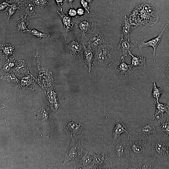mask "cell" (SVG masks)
<instances>
[{
    "label": "cell",
    "instance_id": "22",
    "mask_svg": "<svg viewBox=\"0 0 169 169\" xmlns=\"http://www.w3.org/2000/svg\"><path fill=\"white\" fill-rule=\"evenodd\" d=\"M126 133L128 135L129 132L126 126L121 120H118L115 122L112 135L113 140H114L120 137L122 134Z\"/></svg>",
    "mask_w": 169,
    "mask_h": 169
},
{
    "label": "cell",
    "instance_id": "23",
    "mask_svg": "<svg viewBox=\"0 0 169 169\" xmlns=\"http://www.w3.org/2000/svg\"><path fill=\"white\" fill-rule=\"evenodd\" d=\"M83 54L84 64L88 67L89 72H90L92 63L95 60L93 49L90 44L87 47L84 46Z\"/></svg>",
    "mask_w": 169,
    "mask_h": 169
},
{
    "label": "cell",
    "instance_id": "18",
    "mask_svg": "<svg viewBox=\"0 0 169 169\" xmlns=\"http://www.w3.org/2000/svg\"><path fill=\"white\" fill-rule=\"evenodd\" d=\"M121 59L115 63V71L117 75L126 77L131 74L134 71L131 65L127 64L124 59Z\"/></svg>",
    "mask_w": 169,
    "mask_h": 169
},
{
    "label": "cell",
    "instance_id": "38",
    "mask_svg": "<svg viewBox=\"0 0 169 169\" xmlns=\"http://www.w3.org/2000/svg\"><path fill=\"white\" fill-rule=\"evenodd\" d=\"M76 0H66V2L67 4H68L71 7V8H73L72 5V3Z\"/></svg>",
    "mask_w": 169,
    "mask_h": 169
},
{
    "label": "cell",
    "instance_id": "40",
    "mask_svg": "<svg viewBox=\"0 0 169 169\" xmlns=\"http://www.w3.org/2000/svg\"><path fill=\"white\" fill-rule=\"evenodd\" d=\"M105 2H110L115 1L116 0H103Z\"/></svg>",
    "mask_w": 169,
    "mask_h": 169
},
{
    "label": "cell",
    "instance_id": "19",
    "mask_svg": "<svg viewBox=\"0 0 169 169\" xmlns=\"http://www.w3.org/2000/svg\"><path fill=\"white\" fill-rule=\"evenodd\" d=\"M159 163L153 157L149 156L139 163L136 169H161Z\"/></svg>",
    "mask_w": 169,
    "mask_h": 169
},
{
    "label": "cell",
    "instance_id": "13",
    "mask_svg": "<svg viewBox=\"0 0 169 169\" xmlns=\"http://www.w3.org/2000/svg\"><path fill=\"white\" fill-rule=\"evenodd\" d=\"M161 119L157 120L154 116L150 121L143 124L138 128L133 130L141 135L148 136L157 132V128L160 125Z\"/></svg>",
    "mask_w": 169,
    "mask_h": 169
},
{
    "label": "cell",
    "instance_id": "36",
    "mask_svg": "<svg viewBox=\"0 0 169 169\" xmlns=\"http://www.w3.org/2000/svg\"><path fill=\"white\" fill-rule=\"evenodd\" d=\"M77 14L80 15L82 16L85 14L84 9L82 8H79L77 10Z\"/></svg>",
    "mask_w": 169,
    "mask_h": 169
},
{
    "label": "cell",
    "instance_id": "21",
    "mask_svg": "<svg viewBox=\"0 0 169 169\" xmlns=\"http://www.w3.org/2000/svg\"><path fill=\"white\" fill-rule=\"evenodd\" d=\"M136 28L131 23L130 18L127 17L125 14L123 17L121 28V36L130 37L131 32Z\"/></svg>",
    "mask_w": 169,
    "mask_h": 169
},
{
    "label": "cell",
    "instance_id": "14",
    "mask_svg": "<svg viewBox=\"0 0 169 169\" xmlns=\"http://www.w3.org/2000/svg\"><path fill=\"white\" fill-rule=\"evenodd\" d=\"M20 16L27 21L30 19L36 18L40 16V13L37 9L32 3L25 4L24 7L19 8Z\"/></svg>",
    "mask_w": 169,
    "mask_h": 169
},
{
    "label": "cell",
    "instance_id": "17",
    "mask_svg": "<svg viewBox=\"0 0 169 169\" xmlns=\"http://www.w3.org/2000/svg\"><path fill=\"white\" fill-rule=\"evenodd\" d=\"M167 25L168 24L165 25L160 33L156 37L153 38L147 42H145V40L141 41L138 45V47L140 49L143 47H151L153 48V60L154 62L155 61V56L157 48L161 42L164 31Z\"/></svg>",
    "mask_w": 169,
    "mask_h": 169
},
{
    "label": "cell",
    "instance_id": "15",
    "mask_svg": "<svg viewBox=\"0 0 169 169\" xmlns=\"http://www.w3.org/2000/svg\"><path fill=\"white\" fill-rule=\"evenodd\" d=\"M57 12L59 15L63 23L64 30V38L65 41H66L68 33L72 30L74 26L75 23V20L73 19L68 15L64 13L62 8L59 11L57 10Z\"/></svg>",
    "mask_w": 169,
    "mask_h": 169
},
{
    "label": "cell",
    "instance_id": "26",
    "mask_svg": "<svg viewBox=\"0 0 169 169\" xmlns=\"http://www.w3.org/2000/svg\"><path fill=\"white\" fill-rule=\"evenodd\" d=\"M163 89L162 87H158L157 86L155 81L153 80V89L151 93V99L155 102H159L160 98L163 94Z\"/></svg>",
    "mask_w": 169,
    "mask_h": 169
},
{
    "label": "cell",
    "instance_id": "28",
    "mask_svg": "<svg viewBox=\"0 0 169 169\" xmlns=\"http://www.w3.org/2000/svg\"><path fill=\"white\" fill-rule=\"evenodd\" d=\"M29 24L28 21L19 17L17 19L16 27V31L18 32H27L28 29L27 26Z\"/></svg>",
    "mask_w": 169,
    "mask_h": 169
},
{
    "label": "cell",
    "instance_id": "27",
    "mask_svg": "<svg viewBox=\"0 0 169 169\" xmlns=\"http://www.w3.org/2000/svg\"><path fill=\"white\" fill-rule=\"evenodd\" d=\"M158 131L164 134L169 136V115L165 118H161L160 126L157 128Z\"/></svg>",
    "mask_w": 169,
    "mask_h": 169
},
{
    "label": "cell",
    "instance_id": "32",
    "mask_svg": "<svg viewBox=\"0 0 169 169\" xmlns=\"http://www.w3.org/2000/svg\"><path fill=\"white\" fill-rule=\"evenodd\" d=\"M80 3L81 6L88 14H90V4L86 0H80Z\"/></svg>",
    "mask_w": 169,
    "mask_h": 169
},
{
    "label": "cell",
    "instance_id": "10",
    "mask_svg": "<svg viewBox=\"0 0 169 169\" xmlns=\"http://www.w3.org/2000/svg\"><path fill=\"white\" fill-rule=\"evenodd\" d=\"M75 25L84 40L85 35L91 33L96 25V23L92 19L86 17H80L75 19Z\"/></svg>",
    "mask_w": 169,
    "mask_h": 169
},
{
    "label": "cell",
    "instance_id": "11",
    "mask_svg": "<svg viewBox=\"0 0 169 169\" xmlns=\"http://www.w3.org/2000/svg\"><path fill=\"white\" fill-rule=\"evenodd\" d=\"M89 36V44L92 49L105 44H108L107 35L102 29L95 27Z\"/></svg>",
    "mask_w": 169,
    "mask_h": 169
},
{
    "label": "cell",
    "instance_id": "37",
    "mask_svg": "<svg viewBox=\"0 0 169 169\" xmlns=\"http://www.w3.org/2000/svg\"><path fill=\"white\" fill-rule=\"evenodd\" d=\"M56 4L59 7H60L63 4L64 1V0H55Z\"/></svg>",
    "mask_w": 169,
    "mask_h": 169
},
{
    "label": "cell",
    "instance_id": "25",
    "mask_svg": "<svg viewBox=\"0 0 169 169\" xmlns=\"http://www.w3.org/2000/svg\"><path fill=\"white\" fill-rule=\"evenodd\" d=\"M0 49L3 52V57L7 59L14 52L15 47L10 44H1Z\"/></svg>",
    "mask_w": 169,
    "mask_h": 169
},
{
    "label": "cell",
    "instance_id": "9",
    "mask_svg": "<svg viewBox=\"0 0 169 169\" xmlns=\"http://www.w3.org/2000/svg\"><path fill=\"white\" fill-rule=\"evenodd\" d=\"M71 141L70 145L63 155V165L70 161H73L81 154L84 149L80 144V141L75 140L71 136Z\"/></svg>",
    "mask_w": 169,
    "mask_h": 169
},
{
    "label": "cell",
    "instance_id": "33",
    "mask_svg": "<svg viewBox=\"0 0 169 169\" xmlns=\"http://www.w3.org/2000/svg\"><path fill=\"white\" fill-rule=\"evenodd\" d=\"M164 71L166 77L169 79V58L167 59L165 64Z\"/></svg>",
    "mask_w": 169,
    "mask_h": 169
},
{
    "label": "cell",
    "instance_id": "4",
    "mask_svg": "<svg viewBox=\"0 0 169 169\" xmlns=\"http://www.w3.org/2000/svg\"><path fill=\"white\" fill-rule=\"evenodd\" d=\"M60 128L62 133L67 136H72L79 141L91 140L103 137L91 132L83 123L77 118L61 120Z\"/></svg>",
    "mask_w": 169,
    "mask_h": 169
},
{
    "label": "cell",
    "instance_id": "31",
    "mask_svg": "<svg viewBox=\"0 0 169 169\" xmlns=\"http://www.w3.org/2000/svg\"><path fill=\"white\" fill-rule=\"evenodd\" d=\"M34 3L38 9L41 10L50 0H33Z\"/></svg>",
    "mask_w": 169,
    "mask_h": 169
},
{
    "label": "cell",
    "instance_id": "6",
    "mask_svg": "<svg viewBox=\"0 0 169 169\" xmlns=\"http://www.w3.org/2000/svg\"><path fill=\"white\" fill-rule=\"evenodd\" d=\"M84 41L80 34L77 31L69 42L65 43L66 55L69 59L73 61L80 59L84 53Z\"/></svg>",
    "mask_w": 169,
    "mask_h": 169
},
{
    "label": "cell",
    "instance_id": "35",
    "mask_svg": "<svg viewBox=\"0 0 169 169\" xmlns=\"http://www.w3.org/2000/svg\"><path fill=\"white\" fill-rule=\"evenodd\" d=\"M68 13L69 16L74 17L77 14V10L73 8H71L68 10Z\"/></svg>",
    "mask_w": 169,
    "mask_h": 169
},
{
    "label": "cell",
    "instance_id": "8",
    "mask_svg": "<svg viewBox=\"0 0 169 169\" xmlns=\"http://www.w3.org/2000/svg\"><path fill=\"white\" fill-rule=\"evenodd\" d=\"M95 61L101 65L112 64L116 58L113 46L105 44L93 49Z\"/></svg>",
    "mask_w": 169,
    "mask_h": 169
},
{
    "label": "cell",
    "instance_id": "29",
    "mask_svg": "<svg viewBox=\"0 0 169 169\" xmlns=\"http://www.w3.org/2000/svg\"><path fill=\"white\" fill-rule=\"evenodd\" d=\"M27 32L28 34L31 36L40 39L47 38L49 37L50 36V35L49 33L42 32L34 28H32L30 29H28Z\"/></svg>",
    "mask_w": 169,
    "mask_h": 169
},
{
    "label": "cell",
    "instance_id": "1",
    "mask_svg": "<svg viewBox=\"0 0 169 169\" xmlns=\"http://www.w3.org/2000/svg\"><path fill=\"white\" fill-rule=\"evenodd\" d=\"M148 136L141 135L132 130L128 135L129 156L128 169H136L139 163L150 155L148 145Z\"/></svg>",
    "mask_w": 169,
    "mask_h": 169
},
{
    "label": "cell",
    "instance_id": "39",
    "mask_svg": "<svg viewBox=\"0 0 169 169\" xmlns=\"http://www.w3.org/2000/svg\"><path fill=\"white\" fill-rule=\"evenodd\" d=\"M86 0L88 3L90 5L91 4L92 2L94 0Z\"/></svg>",
    "mask_w": 169,
    "mask_h": 169
},
{
    "label": "cell",
    "instance_id": "2",
    "mask_svg": "<svg viewBox=\"0 0 169 169\" xmlns=\"http://www.w3.org/2000/svg\"><path fill=\"white\" fill-rule=\"evenodd\" d=\"M157 131L148 136V149L150 156L164 168L169 166V136Z\"/></svg>",
    "mask_w": 169,
    "mask_h": 169
},
{
    "label": "cell",
    "instance_id": "41",
    "mask_svg": "<svg viewBox=\"0 0 169 169\" xmlns=\"http://www.w3.org/2000/svg\"></svg>",
    "mask_w": 169,
    "mask_h": 169
},
{
    "label": "cell",
    "instance_id": "30",
    "mask_svg": "<svg viewBox=\"0 0 169 169\" xmlns=\"http://www.w3.org/2000/svg\"><path fill=\"white\" fill-rule=\"evenodd\" d=\"M19 8L18 6L16 3L9 5L4 12L7 15L8 20H9L14 14L16 10Z\"/></svg>",
    "mask_w": 169,
    "mask_h": 169
},
{
    "label": "cell",
    "instance_id": "3",
    "mask_svg": "<svg viewBox=\"0 0 169 169\" xmlns=\"http://www.w3.org/2000/svg\"><path fill=\"white\" fill-rule=\"evenodd\" d=\"M160 18L154 5L150 2H145L137 6L130 18L131 23L137 28L152 26Z\"/></svg>",
    "mask_w": 169,
    "mask_h": 169
},
{
    "label": "cell",
    "instance_id": "16",
    "mask_svg": "<svg viewBox=\"0 0 169 169\" xmlns=\"http://www.w3.org/2000/svg\"><path fill=\"white\" fill-rule=\"evenodd\" d=\"M134 48L130 40V37L121 36L117 46L119 52L122 55L121 59H124Z\"/></svg>",
    "mask_w": 169,
    "mask_h": 169
},
{
    "label": "cell",
    "instance_id": "34",
    "mask_svg": "<svg viewBox=\"0 0 169 169\" xmlns=\"http://www.w3.org/2000/svg\"><path fill=\"white\" fill-rule=\"evenodd\" d=\"M9 6V4L6 2H3L1 3L0 4V13L4 12Z\"/></svg>",
    "mask_w": 169,
    "mask_h": 169
},
{
    "label": "cell",
    "instance_id": "5",
    "mask_svg": "<svg viewBox=\"0 0 169 169\" xmlns=\"http://www.w3.org/2000/svg\"><path fill=\"white\" fill-rule=\"evenodd\" d=\"M113 169H128L129 156L127 139L120 137L113 140L108 146Z\"/></svg>",
    "mask_w": 169,
    "mask_h": 169
},
{
    "label": "cell",
    "instance_id": "7",
    "mask_svg": "<svg viewBox=\"0 0 169 169\" xmlns=\"http://www.w3.org/2000/svg\"><path fill=\"white\" fill-rule=\"evenodd\" d=\"M90 151L93 157L92 169H113L108 146Z\"/></svg>",
    "mask_w": 169,
    "mask_h": 169
},
{
    "label": "cell",
    "instance_id": "12",
    "mask_svg": "<svg viewBox=\"0 0 169 169\" xmlns=\"http://www.w3.org/2000/svg\"><path fill=\"white\" fill-rule=\"evenodd\" d=\"M73 162L74 169H92L93 157L90 150L84 149Z\"/></svg>",
    "mask_w": 169,
    "mask_h": 169
},
{
    "label": "cell",
    "instance_id": "20",
    "mask_svg": "<svg viewBox=\"0 0 169 169\" xmlns=\"http://www.w3.org/2000/svg\"><path fill=\"white\" fill-rule=\"evenodd\" d=\"M131 56V65L134 71L136 69L144 70L146 67L145 57L142 55H133L131 52L129 54Z\"/></svg>",
    "mask_w": 169,
    "mask_h": 169
},
{
    "label": "cell",
    "instance_id": "24",
    "mask_svg": "<svg viewBox=\"0 0 169 169\" xmlns=\"http://www.w3.org/2000/svg\"><path fill=\"white\" fill-rule=\"evenodd\" d=\"M155 104L156 111L154 116L161 115V117H163V114L166 113L169 115V104H164L159 102H155Z\"/></svg>",
    "mask_w": 169,
    "mask_h": 169
}]
</instances>
